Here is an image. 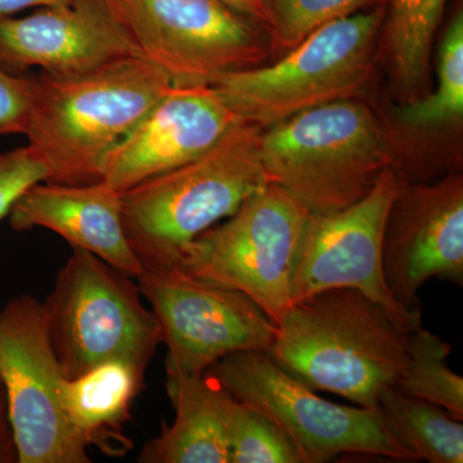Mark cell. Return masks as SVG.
Segmentation results:
<instances>
[{"label": "cell", "instance_id": "cell-25", "mask_svg": "<svg viewBox=\"0 0 463 463\" xmlns=\"http://www.w3.org/2000/svg\"><path fill=\"white\" fill-rule=\"evenodd\" d=\"M47 181V169L29 147L0 152V219L32 185Z\"/></svg>", "mask_w": 463, "mask_h": 463}, {"label": "cell", "instance_id": "cell-11", "mask_svg": "<svg viewBox=\"0 0 463 463\" xmlns=\"http://www.w3.org/2000/svg\"><path fill=\"white\" fill-rule=\"evenodd\" d=\"M167 347V376L203 373L242 350H267L276 325L252 298L199 281L178 268H145L137 277Z\"/></svg>", "mask_w": 463, "mask_h": 463}, {"label": "cell", "instance_id": "cell-30", "mask_svg": "<svg viewBox=\"0 0 463 463\" xmlns=\"http://www.w3.org/2000/svg\"><path fill=\"white\" fill-rule=\"evenodd\" d=\"M5 399V389H3L2 379H0V402Z\"/></svg>", "mask_w": 463, "mask_h": 463}, {"label": "cell", "instance_id": "cell-5", "mask_svg": "<svg viewBox=\"0 0 463 463\" xmlns=\"http://www.w3.org/2000/svg\"><path fill=\"white\" fill-rule=\"evenodd\" d=\"M385 5L332 21L272 65L232 72L213 84L240 120L265 129L337 100L355 99L373 75Z\"/></svg>", "mask_w": 463, "mask_h": 463}, {"label": "cell", "instance_id": "cell-23", "mask_svg": "<svg viewBox=\"0 0 463 463\" xmlns=\"http://www.w3.org/2000/svg\"><path fill=\"white\" fill-rule=\"evenodd\" d=\"M385 0H268L272 54H285L332 21L383 5Z\"/></svg>", "mask_w": 463, "mask_h": 463}, {"label": "cell", "instance_id": "cell-19", "mask_svg": "<svg viewBox=\"0 0 463 463\" xmlns=\"http://www.w3.org/2000/svg\"><path fill=\"white\" fill-rule=\"evenodd\" d=\"M381 419L390 437L430 463L463 462V425L444 408L410 397L397 388L379 399Z\"/></svg>", "mask_w": 463, "mask_h": 463}, {"label": "cell", "instance_id": "cell-13", "mask_svg": "<svg viewBox=\"0 0 463 463\" xmlns=\"http://www.w3.org/2000/svg\"><path fill=\"white\" fill-rule=\"evenodd\" d=\"M383 273L392 298L420 309L429 279L463 285V185L449 176L435 185L402 183L383 239Z\"/></svg>", "mask_w": 463, "mask_h": 463}, {"label": "cell", "instance_id": "cell-20", "mask_svg": "<svg viewBox=\"0 0 463 463\" xmlns=\"http://www.w3.org/2000/svg\"><path fill=\"white\" fill-rule=\"evenodd\" d=\"M408 352L410 367L398 383L399 392L437 404L462 421L463 379L448 367L449 344L420 327L410 334Z\"/></svg>", "mask_w": 463, "mask_h": 463}, {"label": "cell", "instance_id": "cell-26", "mask_svg": "<svg viewBox=\"0 0 463 463\" xmlns=\"http://www.w3.org/2000/svg\"><path fill=\"white\" fill-rule=\"evenodd\" d=\"M35 96V79L0 67V137L25 136Z\"/></svg>", "mask_w": 463, "mask_h": 463}, {"label": "cell", "instance_id": "cell-3", "mask_svg": "<svg viewBox=\"0 0 463 463\" xmlns=\"http://www.w3.org/2000/svg\"><path fill=\"white\" fill-rule=\"evenodd\" d=\"M261 130L239 121L205 154L121 194L125 233L143 267H175L200 234L270 184Z\"/></svg>", "mask_w": 463, "mask_h": 463}, {"label": "cell", "instance_id": "cell-9", "mask_svg": "<svg viewBox=\"0 0 463 463\" xmlns=\"http://www.w3.org/2000/svg\"><path fill=\"white\" fill-rule=\"evenodd\" d=\"M205 373L234 401L272 419L294 440L306 463L330 462L350 453L416 461L390 437L377 405L347 407L326 401L281 370L265 350L231 353Z\"/></svg>", "mask_w": 463, "mask_h": 463}, {"label": "cell", "instance_id": "cell-24", "mask_svg": "<svg viewBox=\"0 0 463 463\" xmlns=\"http://www.w3.org/2000/svg\"><path fill=\"white\" fill-rule=\"evenodd\" d=\"M228 438L231 463H306L294 440L272 419L237 401Z\"/></svg>", "mask_w": 463, "mask_h": 463}, {"label": "cell", "instance_id": "cell-28", "mask_svg": "<svg viewBox=\"0 0 463 463\" xmlns=\"http://www.w3.org/2000/svg\"><path fill=\"white\" fill-rule=\"evenodd\" d=\"M16 447H14V435H12L11 425L7 416V405L5 397L0 402V462L17 461Z\"/></svg>", "mask_w": 463, "mask_h": 463}, {"label": "cell", "instance_id": "cell-8", "mask_svg": "<svg viewBox=\"0 0 463 463\" xmlns=\"http://www.w3.org/2000/svg\"><path fill=\"white\" fill-rule=\"evenodd\" d=\"M309 215L270 183L225 223L200 234L174 268L248 295L276 325L292 303L295 259Z\"/></svg>", "mask_w": 463, "mask_h": 463}, {"label": "cell", "instance_id": "cell-18", "mask_svg": "<svg viewBox=\"0 0 463 463\" xmlns=\"http://www.w3.org/2000/svg\"><path fill=\"white\" fill-rule=\"evenodd\" d=\"M143 371L125 362H108L75 379L62 377L58 385L67 419L90 444L109 450L121 437L134 399L143 386Z\"/></svg>", "mask_w": 463, "mask_h": 463}, {"label": "cell", "instance_id": "cell-10", "mask_svg": "<svg viewBox=\"0 0 463 463\" xmlns=\"http://www.w3.org/2000/svg\"><path fill=\"white\" fill-rule=\"evenodd\" d=\"M62 377L41 301L30 295L9 301L0 312V379L17 462H91L61 404Z\"/></svg>", "mask_w": 463, "mask_h": 463}, {"label": "cell", "instance_id": "cell-16", "mask_svg": "<svg viewBox=\"0 0 463 463\" xmlns=\"http://www.w3.org/2000/svg\"><path fill=\"white\" fill-rule=\"evenodd\" d=\"M36 183L8 213L14 231L43 227L56 232L71 248L87 250L132 279L143 272L125 233L123 196L102 181L84 185Z\"/></svg>", "mask_w": 463, "mask_h": 463}, {"label": "cell", "instance_id": "cell-2", "mask_svg": "<svg viewBox=\"0 0 463 463\" xmlns=\"http://www.w3.org/2000/svg\"><path fill=\"white\" fill-rule=\"evenodd\" d=\"M172 85L160 67L137 54L85 74L35 78L25 136L47 169L45 182H99L109 155Z\"/></svg>", "mask_w": 463, "mask_h": 463}, {"label": "cell", "instance_id": "cell-27", "mask_svg": "<svg viewBox=\"0 0 463 463\" xmlns=\"http://www.w3.org/2000/svg\"><path fill=\"white\" fill-rule=\"evenodd\" d=\"M219 2L224 3L228 7L233 8L234 11L252 18V20L260 24L267 30V33L269 32L272 18H270L268 0H219Z\"/></svg>", "mask_w": 463, "mask_h": 463}, {"label": "cell", "instance_id": "cell-14", "mask_svg": "<svg viewBox=\"0 0 463 463\" xmlns=\"http://www.w3.org/2000/svg\"><path fill=\"white\" fill-rule=\"evenodd\" d=\"M239 121L213 85H172L109 155L100 181L123 194L205 154Z\"/></svg>", "mask_w": 463, "mask_h": 463}, {"label": "cell", "instance_id": "cell-4", "mask_svg": "<svg viewBox=\"0 0 463 463\" xmlns=\"http://www.w3.org/2000/svg\"><path fill=\"white\" fill-rule=\"evenodd\" d=\"M260 158L269 182L310 214H331L358 203L394 163L376 116L355 99L265 128Z\"/></svg>", "mask_w": 463, "mask_h": 463}, {"label": "cell", "instance_id": "cell-17", "mask_svg": "<svg viewBox=\"0 0 463 463\" xmlns=\"http://www.w3.org/2000/svg\"><path fill=\"white\" fill-rule=\"evenodd\" d=\"M175 410L170 426L143 448V463H231L230 420L234 399L207 373L167 376Z\"/></svg>", "mask_w": 463, "mask_h": 463}, {"label": "cell", "instance_id": "cell-29", "mask_svg": "<svg viewBox=\"0 0 463 463\" xmlns=\"http://www.w3.org/2000/svg\"><path fill=\"white\" fill-rule=\"evenodd\" d=\"M69 3L71 0H0V16H12L27 8L56 7Z\"/></svg>", "mask_w": 463, "mask_h": 463}, {"label": "cell", "instance_id": "cell-15", "mask_svg": "<svg viewBox=\"0 0 463 463\" xmlns=\"http://www.w3.org/2000/svg\"><path fill=\"white\" fill-rule=\"evenodd\" d=\"M139 56L100 0H71L25 17L0 16V67L20 75L75 76Z\"/></svg>", "mask_w": 463, "mask_h": 463}, {"label": "cell", "instance_id": "cell-1", "mask_svg": "<svg viewBox=\"0 0 463 463\" xmlns=\"http://www.w3.org/2000/svg\"><path fill=\"white\" fill-rule=\"evenodd\" d=\"M410 334L364 292L330 288L294 301L265 352L315 392L376 407L407 373Z\"/></svg>", "mask_w": 463, "mask_h": 463}, {"label": "cell", "instance_id": "cell-6", "mask_svg": "<svg viewBox=\"0 0 463 463\" xmlns=\"http://www.w3.org/2000/svg\"><path fill=\"white\" fill-rule=\"evenodd\" d=\"M43 310L66 379L114 361L145 373L161 344L156 317L132 277L80 248H72Z\"/></svg>", "mask_w": 463, "mask_h": 463}, {"label": "cell", "instance_id": "cell-21", "mask_svg": "<svg viewBox=\"0 0 463 463\" xmlns=\"http://www.w3.org/2000/svg\"><path fill=\"white\" fill-rule=\"evenodd\" d=\"M447 0H392L389 38L392 61L403 87L421 83L432 41Z\"/></svg>", "mask_w": 463, "mask_h": 463}, {"label": "cell", "instance_id": "cell-22", "mask_svg": "<svg viewBox=\"0 0 463 463\" xmlns=\"http://www.w3.org/2000/svg\"><path fill=\"white\" fill-rule=\"evenodd\" d=\"M463 115V16L458 12L448 27L439 51L437 90L425 99L407 103L399 118L416 129L456 123Z\"/></svg>", "mask_w": 463, "mask_h": 463}, {"label": "cell", "instance_id": "cell-7", "mask_svg": "<svg viewBox=\"0 0 463 463\" xmlns=\"http://www.w3.org/2000/svg\"><path fill=\"white\" fill-rule=\"evenodd\" d=\"M139 56L173 85H213L264 65L272 54L260 24L219 0H100Z\"/></svg>", "mask_w": 463, "mask_h": 463}, {"label": "cell", "instance_id": "cell-12", "mask_svg": "<svg viewBox=\"0 0 463 463\" xmlns=\"http://www.w3.org/2000/svg\"><path fill=\"white\" fill-rule=\"evenodd\" d=\"M402 183L389 167L358 203L331 214L309 215L295 259L292 303L325 289L354 288L380 304L404 330L422 327L420 309L399 304L383 279V232Z\"/></svg>", "mask_w": 463, "mask_h": 463}]
</instances>
